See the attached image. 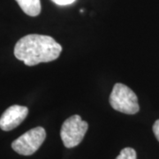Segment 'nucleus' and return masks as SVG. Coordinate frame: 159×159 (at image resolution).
<instances>
[{
    "label": "nucleus",
    "instance_id": "1",
    "mask_svg": "<svg viewBox=\"0 0 159 159\" xmlns=\"http://www.w3.org/2000/svg\"><path fill=\"white\" fill-rule=\"evenodd\" d=\"M62 47L51 36L28 34L19 40L14 47V56L26 66L51 62L59 57Z\"/></svg>",
    "mask_w": 159,
    "mask_h": 159
},
{
    "label": "nucleus",
    "instance_id": "2",
    "mask_svg": "<svg viewBox=\"0 0 159 159\" xmlns=\"http://www.w3.org/2000/svg\"><path fill=\"white\" fill-rule=\"evenodd\" d=\"M109 101L114 110L122 113L133 115L140 110L135 93L122 83H116L114 85Z\"/></svg>",
    "mask_w": 159,
    "mask_h": 159
},
{
    "label": "nucleus",
    "instance_id": "3",
    "mask_svg": "<svg viewBox=\"0 0 159 159\" xmlns=\"http://www.w3.org/2000/svg\"><path fill=\"white\" fill-rule=\"evenodd\" d=\"M89 128L88 123L80 116L74 115L63 123L60 136L65 147L74 148L82 142Z\"/></svg>",
    "mask_w": 159,
    "mask_h": 159
},
{
    "label": "nucleus",
    "instance_id": "4",
    "mask_svg": "<svg viewBox=\"0 0 159 159\" xmlns=\"http://www.w3.org/2000/svg\"><path fill=\"white\" fill-rule=\"evenodd\" d=\"M45 138L46 132L44 128L37 126L26 132L16 139L11 143V148L20 155L30 156L38 150Z\"/></svg>",
    "mask_w": 159,
    "mask_h": 159
},
{
    "label": "nucleus",
    "instance_id": "5",
    "mask_svg": "<svg viewBox=\"0 0 159 159\" xmlns=\"http://www.w3.org/2000/svg\"><path fill=\"white\" fill-rule=\"evenodd\" d=\"M29 114V109L21 105H12L6 109L0 118V128L3 131H11L21 124Z\"/></svg>",
    "mask_w": 159,
    "mask_h": 159
},
{
    "label": "nucleus",
    "instance_id": "6",
    "mask_svg": "<svg viewBox=\"0 0 159 159\" xmlns=\"http://www.w3.org/2000/svg\"><path fill=\"white\" fill-rule=\"evenodd\" d=\"M16 2L21 10L31 17H35L41 12L40 0H16Z\"/></svg>",
    "mask_w": 159,
    "mask_h": 159
},
{
    "label": "nucleus",
    "instance_id": "7",
    "mask_svg": "<svg viewBox=\"0 0 159 159\" xmlns=\"http://www.w3.org/2000/svg\"><path fill=\"white\" fill-rule=\"evenodd\" d=\"M116 159H136V152L134 148H123Z\"/></svg>",
    "mask_w": 159,
    "mask_h": 159
},
{
    "label": "nucleus",
    "instance_id": "8",
    "mask_svg": "<svg viewBox=\"0 0 159 159\" xmlns=\"http://www.w3.org/2000/svg\"><path fill=\"white\" fill-rule=\"evenodd\" d=\"M51 1L58 6H67V5L73 4L75 0H51Z\"/></svg>",
    "mask_w": 159,
    "mask_h": 159
},
{
    "label": "nucleus",
    "instance_id": "9",
    "mask_svg": "<svg viewBox=\"0 0 159 159\" xmlns=\"http://www.w3.org/2000/svg\"><path fill=\"white\" fill-rule=\"evenodd\" d=\"M153 132L155 136H156V138L157 139V141L159 142V119L158 120H157V121L154 123Z\"/></svg>",
    "mask_w": 159,
    "mask_h": 159
}]
</instances>
